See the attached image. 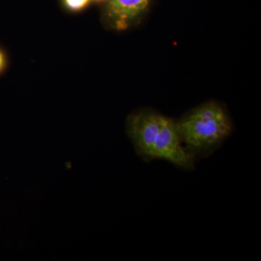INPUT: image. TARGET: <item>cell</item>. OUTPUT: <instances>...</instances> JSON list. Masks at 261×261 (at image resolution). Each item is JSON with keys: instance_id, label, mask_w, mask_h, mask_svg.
Wrapping results in <instances>:
<instances>
[{"instance_id": "cell-5", "label": "cell", "mask_w": 261, "mask_h": 261, "mask_svg": "<svg viewBox=\"0 0 261 261\" xmlns=\"http://www.w3.org/2000/svg\"><path fill=\"white\" fill-rule=\"evenodd\" d=\"M5 66V58L3 51L0 50V72L3 70Z\"/></svg>"}, {"instance_id": "cell-2", "label": "cell", "mask_w": 261, "mask_h": 261, "mask_svg": "<svg viewBox=\"0 0 261 261\" xmlns=\"http://www.w3.org/2000/svg\"><path fill=\"white\" fill-rule=\"evenodd\" d=\"M176 123L182 143L195 161L219 149L233 129L226 110L214 101L193 108Z\"/></svg>"}, {"instance_id": "cell-3", "label": "cell", "mask_w": 261, "mask_h": 261, "mask_svg": "<svg viewBox=\"0 0 261 261\" xmlns=\"http://www.w3.org/2000/svg\"><path fill=\"white\" fill-rule=\"evenodd\" d=\"M150 0H109L106 15L109 25L126 30L147 10Z\"/></svg>"}, {"instance_id": "cell-4", "label": "cell", "mask_w": 261, "mask_h": 261, "mask_svg": "<svg viewBox=\"0 0 261 261\" xmlns=\"http://www.w3.org/2000/svg\"><path fill=\"white\" fill-rule=\"evenodd\" d=\"M90 0H64L65 6L72 11H80L87 6Z\"/></svg>"}, {"instance_id": "cell-6", "label": "cell", "mask_w": 261, "mask_h": 261, "mask_svg": "<svg viewBox=\"0 0 261 261\" xmlns=\"http://www.w3.org/2000/svg\"><path fill=\"white\" fill-rule=\"evenodd\" d=\"M97 1H101V0H97Z\"/></svg>"}, {"instance_id": "cell-1", "label": "cell", "mask_w": 261, "mask_h": 261, "mask_svg": "<svg viewBox=\"0 0 261 261\" xmlns=\"http://www.w3.org/2000/svg\"><path fill=\"white\" fill-rule=\"evenodd\" d=\"M126 132L144 161L163 160L185 171L195 169V160L182 143L174 120L152 110H141L127 118Z\"/></svg>"}]
</instances>
